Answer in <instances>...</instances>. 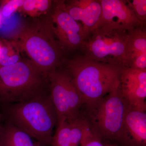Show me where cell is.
<instances>
[{"instance_id": "7", "label": "cell", "mask_w": 146, "mask_h": 146, "mask_svg": "<svg viewBox=\"0 0 146 146\" xmlns=\"http://www.w3.org/2000/svg\"><path fill=\"white\" fill-rule=\"evenodd\" d=\"M47 76L50 96L57 114L58 121L78 115L85 102L68 73L59 67Z\"/></svg>"}, {"instance_id": "20", "label": "cell", "mask_w": 146, "mask_h": 146, "mask_svg": "<svg viewBox=\"0 0 146 146\" xmlns=\"http://www.w3.org/2000/svg\"><path fill=\"white\" fill-rule=\"evenodd\" d=\"M80 145V146H105L102 143L100 138L92 133L89 128L84 133Z\"/></svg>"}, {"instance_id": "5", "label": "cell", "mask_w": 146, "mask_h": 146, "mask_svg": "<svg viewBox=\"0 0 146 146\" xmlns=\"http://www.w3.org/2000/svg\"><path fill=\"white\" fill-rule=\"evenodd\" d=\"M128 106L119 86L102 98L84 104L81 111L92 133L100 139L119 142Z\"/></svg>"}, {"instance_id": "21", "label": "cell", "mask_w": 146, "mask_h": 146, "mask_svg": "<svg viewBox=\"0 0 146 146\" xmlns=\"http://www.w3.org/2000/svg\"><path fill=\"white\" fill-rule=\"evenodd\" d=\"M3 119V116L2 114H0V121Z\"/></svg>"}, {"instance_id": "9", "label": "cell", "mask_w": 146, "mask_h": 146, "mask_svg": "<svg viewBox=\"0 0 146 146\" xmlns=\"http://www.w3.org/2000/svg\"><path fill=\"white\" fill-rule=\"evenodd\" d=\"M119 88L129 106L146 112V70L122 68Z\"/></svg>"}, {"instance_id": "14", "label": "cell", "mask_w": 146, "mask_h": 146, "mask_svg": "<svg viewBox=\"0 0 146 146\" xmlns=\"http://www.w3.org/2000/svg\"><path fill=\"white\" fill-rule=\"evenodd\" d=\"M125 68L146 70V31L145 26L128 30Z\"/></svg>"}, {"instance_id": "15", "label": "cell", "mask_w": 146, "mask_h": 146, "mask_svg": "<svg viewBox=\"0 0 146 146\" xmlns=\"http://www.w3.org/2000/svg\"><path fill=\"white\" fill-rule=\"evenodd\" d=\"M0 146H40L29 134L8 122L0 127Z\"/></svg>"}, {"instance_id": "16", "label": "cell", "mask_w": 146, "mask_h": 146, "mask_svg": "<svg viewBox=\"0 0 146 146\" xmlns=\"http://www.w3.org/2000/svg\"><path fill=\"white\" fill-rule=\"evenodd\" d=\"M21 50L13 40H0V65L1 67L14 65L23 58Z\"/></svg>"}, {"instance_id": "17", "label": "cell", "mask_w": 146, "mask_h": 146, "mask_svg": "<svg viewBox=\"0 0 146 146\" xmlns=\"http://www.w3.org/2000/svg\"><path fill=\"white\" fill-rule=\"evenodd\" d=\"M54 1L50 0H25L19 11L33 18L39 17L51 10Z\"/></svg>"}, {"instance_id": "22", "label": "cell", "mask_w": 146, "mask_h": 146, "mask_svg": "<svg viewBox=\"0 0 146 146\" xmlns=\"http://www.w3.org/2000/svg\"><path fill=\"white\" fill-rule=\"evenodd\" d=\"M2 23V17L1 16V13H0V26H1V24Z\"/></svg>"}, {"instance_id": "2", "label": "cell", "mask_w": 146, "mask_h": 146, "mask_svg": "<svg viewBox=\"0 0 146 146\" xmlns=\"http://www.w3.org/2000/svg\"><path fill=\"white\" fill-rule=\"evenodd\" d=\"M13 41L46 74L61 66L65 52L54 34L50 18L25 25Z\"/></svg>"}, {"instance_id": "1", "label": "cell", "mask_w": 146, "mask_h": 146, "mask_svg": "<svg viewBox=\"0 0 146 146\" xmlns=\"http://www.w3.org/2000/svg\"><path fill=\"white\" fill-rule=\"evenodd\" d=\"M60 67L71 77L85 104L100 99L117 88L122 68L94 61L83 55L65 57Z\"/></svg>"}, {"instance_id": "13", "label": "cell", "mask_w": 146, "mask_h": 146, "mask_svg": "<svg viewBox=\"0 0 146 146\" xmlns=\"http://www.w3.org/2000/svg\"><path fill=\"white\" fill-rule=\"evenodd\" d=\"M119 142L127 146H146V112L128 106Z\"/></svg>"}, {"instance_id": "3", "label": "cell", "mask_w": 146, "mask_h": 146, "mask_svg": "<svg viewBox=\"0 0 146 146\" xmlns=\"http://www.w3.org/2000/svg\"><path fill=\"white\" fill-rule=\"evenodd\" d=\"M6 112L8 122L36 139L40 145L52 144L58 117L50 94L13 104Z\"/></svg>"}, {"instance_id": "8", "label": "cell", "mask_w": 146, "mask_h": 146, "mask_svg": "<svg viewBox=\"0 0 146 146\" xmlns=\"http://www.w3.org/2000/svg\"><path fill=\"white\" fill-rule=\"evenodd\" d=\"M50 11L54 32L65 52L80 49L86 39L83 27L68 13L65 1H54Z\"/></svg>"}, {"instance_id": "4", "label": "cell", "mask_w": 146, "mask_h": 146, "mask_svg": "<svg viewBox=\"0 0 146 146\" xmlns=\"http://www.w3.org/2000/svg\"><path fill=\"white\" fill-rule=\"evenodd\" d=\"M48 76L30 60L23 58L0 69V103L10 104L47 94Z\"/></svg>"}, {"instance_id": "12", "label": "cell", "mask_w": 146, "mask_h": 146, "mask_svg": "<svg viewBox=\"0 0 146 146\" xmlns=\"http://www.w3.org/2000/svg\"><path fill=\"white\" fill-rule=\"evenodd\" d=\"M89 129L81 112L69 119L58 121L53 136L52 146H78L84 133Z\"/></svg>"}, {"instance_id": "23", "label": "cell", "mask_w": 146, "mask_h": 146, "mask_svg": "<svg viewBox=\"0 0 146 146\" xmlns=\"http://www.w3.org/2000/svg\"><path fill=\"white\" fill-rule=\"evenodd\" d=\"M1 65H0V69H1Z\"/></svg>"}, {"instance_id": "10", "label": "cell", "mask_w": 146, "mask_h": 146, "mask_svg": "<svg viewBox=\"0 0 146 146\" xmlns=\"http://www.w3.org/2000/svg\"><path fill=\"white\" fill-rule=\"evenodd\" d=\"M100 2L102 13L96 27L102 24H113L129 30L145 25V24L142 23L137 19L125 1L100 0Z\"/></svg>"}, {"instance_id": "11", "label": "cell", "mask_w": 146, "mask_h": 146, "mask_svg": "<svg viewBox=\"0 0 146 146\" xmlns=\"http://www.w3.org/2000/svg\"><path fill=\"white\" fill-rule=\"evenodd\" d=\"M65 4L69 14L81 24L86 39L100 18L102 7L100 0L65 1Z\"/></svg>"}, {"instance_id": "18", "label": "cell", "mask_w": 146, "mask_h": 146, "mask_svg": "<svg viewBox=\"0 0 146 146\" xmlns=\"http://www.w3.org/2000/svg\"><path fill=\"white\" fill-rule=\"evenodd\" d=\"M25 0H4L0 1V13L1 17L8 18L19 11Z\"/></svg>"}, {"instance_id": "6", "label": "cell", "mask_w": 146, "mask_h": 146, "mask_svg": "<svg viewBox=\"0 0 146 146\" xmlns=\"http://www.w3.org/2000/svg\"><path fill=\"white\" fill-rule=\"evenodd\" d=\"M128 30L107 23L96 27L85 39L80 50L89 59L125 68Z\"/></svg>"}, {"instance_id": "19", "label": "cell", "mask_w": 146, "mask_h": 146, "mask_svg": "<svg viewBox=\"0 0 146 146\" xmlns=\"http://www.w3.org/2000/svg\"><path fill=\"white\" fill-rule=\"evenodd\" d=\"M125 1L138 21L142 23L146 24V0H133Z\"/></svg>"}]
</instances>
